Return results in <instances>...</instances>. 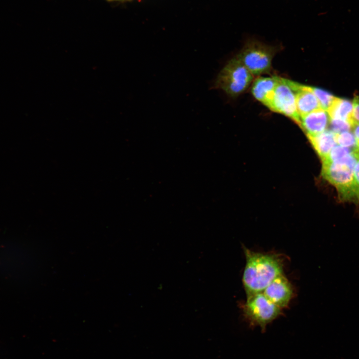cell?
<instances>
[{
  "mask_svg": "<svg viewBox=\"0 0 359 359\" xmlns=\"http://www.w3.org/2000/svg\"><path fill=\"white\" fill-rule=\"evenodd\" d=\"M308 138L322 161L328 158L333 148L337 144L336 134L331 130H327Z\"/></svg>",
  "mask_w": 359,
  "mask_h": 359,
  "instance_id": "11",
  "label": "cell"
},
{
  "mask_svg": "<svg viewBox=\"0 0 359 359\" xmlns=\"http://www.w3.org/2000/svg\"><path fill=\"white\" fill-rule=\"evenodd\" d=\"M331 130L335 134L352 130V124L346 121L330 119Z\"/></svg>",
  "mask_w": 359,
  "mask_h": 359,
  "instance_id": "16",
  "label": "cell"
},
{
  "mask_svg": "<svg viewBox=\"0 0 359 359\" xmlns=\"http://www.w3.org/2000/svg\"><path fill=\"white\" fill-rule=\"evenodd\" d=\"M296 106L300 118L321 108L312 87L299 84L296 92Z\"/></svg>",
  "mask_w": 359,
  "mask_h": 359,
  "instance_id": "10",
  "label": "cell"
},
{
  "mask_svg": "<svg viewBox=\"0 0 359 359\" xmlns=\"http://www.w3.org/2000/svg\"><path fill=\"white\" fill-rule=\"evenodd\" d=\"M359 154L354 152L336 161L322 162V176L337 189L341 199L359 201V192L354 177V168Z\"/></svg>",
  "mask_w": 359,
  "mask_h": 359,
  "instance_id": "2",
  "label": "cell"
},
{
  "mask_svg": "<svg viewBox=\"0 0 359 359\" xmlns=\"http://www.w3.org/2000/svg\"><path fill=\"white\" fill-rule=\"evenodd\" d=\"M330 119L327 111L319 108L301 117L299 125L307 137L312 136L327 130Z\"/></svg>",
  "mask_w": 359,
  "mask_h": 359,
  "instance_id": "8",
  "label": "cell"
},
{
  "mask_svg": "<svg viewBox=\"0 0 359 359\" xmlns=\"http://www.w3.org/2000/svg\"><path fill=\"white\" fill-rule=\"evenodd\" d=\"M353 119L354 121L359 122V96H356L353 102Z\"/></svg>",
  "mask_w": 359,
  "mask_h": 359,
  "instance_id": "17",
  "label": "cell"
},
{
  "mask_svg": "<svg viewBox=\"0 0 359 359\" xmlns=\"http://www.w3.org/2000/svg\"><path fill=\"white\" fill-rule=\"evenodd\" d=\"M279 77H259L253 82L251 92L258 101L269 107L272 99Z\"/></svg>",
  "mask_w": 359,
  "mask_h": 359,
  "instance_id": "9",
  "label": "cell"
},
{
  "mask_svg": "<svg viewBox=\"0 0 359 359\" xmlns=\"http://www.w3.org/2000/svg\"></svg>",
  "mask_w": 359,
  "mask_h": 359,
  "instance_id": "21",
  "label": "cell"
},
{
  "mask_svg": "<svg viewBox=\"0 0 359 359\" xmlns=\"http://www.w3.org/2000/svg\"><path fill=\"white\" fill-rule=\"evenodd\" d=\"M353 103L344 99L336 97L327 111L330 119L341 120L350 122L352 126Z\"/></svg>",
  "mask_w": 359,
  "mask_h": 359,
  "instance_id": "12",
  "label": "cell"
},
{
  "mask_svg": "<svg viewBox=\"0 0 359 359\" xmlns=\"http://www.w3.org/2000/svg\"><path fill=\"white\" fill-rule=\"evenodd\" d=\"M336 134L338 145L359 152L356 140L352 132L347 131Z\"/></svg>",
  "mask_w": 359,
  "mask_h": 359,
  "instance_id": "13",
  "label": "cell"
},
{
  "mask_svg": "<svg viewBox=\"0 0 359 359\" xmlns=\"http://www.w3.org/2000/svg\"><path fill=\"white\" fill-rule=\"evenodd\" d=\"M312 88L319 101L321 108L327 111L336 97L321 89L315 87Z\"/></svg>",
  "mask_w": 359,
  "mask_h": 359,
  "instance_id": "14",
  "label": "cell"
},
{
  "mask_svg": "<svg viewBox=\"0 0 359 359\" xmlns=\"http://www.w3.org/2000/svg\"><path fill=\"white\" fill-rule=\"evenodd\" d=\"M246 264L242 281L247 296L262 292L283 274V260L278 254L256 252L243 247Z\"/></svg>",
  "mask_w": 359,
  "mask_h": 359,
  "instance_id": "1",
  "label": "cell"
},
{
  "mask_svg": "<svg viewBox=\"0 0 359 359\" xmlns=\"http://www.w3.org/2000/svg\"><path fill=\"white\" fill-rule=\"evenodd\" d=\"M354 177L356 184L359 192V155L354 168Z\"/></svg>",
  "mask_w": 359,
  "mask_h": 359,
  "instance_id": "19",
  "label": "cell"
},
{
  "mask_svg": "<svg viewBox=\"0 0 359 359\" xmlns=\"http://www.w3.org/2000/svg\"><path fill=\"white\" fill-rule=\"evenodd\" d=\"M299 83L279 77L273 96L268 107L300 124L301 118L296 106V92Z\"/></svg>",
  "mask_w": 359,
  "mask_h": 359,
  "instance_id": "6",
  "label": "cell"
},
{
  "mask_svg": "<svg viewBox=\"0 0 359 359\" xmlns=\"http://www.w3.org/2000/svg\"><path fill=\"white\" fill-rule=\"evenodd\" d=\"M253 78V74L236 56L220 71L212 88L221 90L228 96L235 97L247 89Z\"/></svg>",
  "mask_w": 359,
  "mask_h": 359,
  "instance_id": "3",
  "label": "cell"
},
{
  "mask_svg": "<svg viewBox=\"0 0 359 359\" xmlns=\"http://www.w3.org/2000/svg\"><path fill=\"white\" fill-rule=\"evenodd\" d=\"M352 132L355 137L358 151L359 149V122L354 121L352 126Z\"/></svg>",
  "mask_w": 359,
  "mask_h": 359,
  "instance_id": "18",
  "label": "cell"
},
{
  "mask_svg": "<svg viewBox=\"0 0 359 359\" xmlns=\"http://www.w3.org/2000/svg\"><path fill=\"white\" fill-rule=\"evenodd\" d=\"M262 292L269 300L281 309L288 305L293 295L291 284L283 274L275 278Z\"/></svg>",
  "mask_w": 359,
  "mask_h": 359,
  "instance_id": "7",
  "label": "cell"
},
{
  "mask_svg": "<svg viewBox=\"0 0 359 359\" xmlns=\"http://www.w3.org/2000/svg\"><path fill=\"white\" fill-rule=\"evenodd\" d=\"M247 296L243 307L244 315L251 325L259 326L264 332L266 326L281 314V308L269 300L263 292Z\"/></svg>",
  "mask_w": 359,
  "mask_h": 359,
  "instance_id": "4",
  "label": "cell"
},
{
  "mask_svg": "<svg viewBox=\"0 0 359 359\" xmlns=\"http://www.w3.org/2000/svg\"><path fill=\"white\" fill-rule=\"evenodd\" d=\"M357 152L352 149L341 146L337 144L332 150L329 156L324 160H328L330 161H338L351 153ZM359 153V152H358ZM323 160V161H324Z\"/></svg>",
  "mask_w": 359,
  "mask_h": 359,
  "instance_id": "15",
  "label": "cell"
},
{
  "mask_svg": "<svg viewBox=\"0 0 359 359\" xmlns=\"http://www.w3.org/2000/svg\"><path fill=\"white\" fill-rule=\"evenodd\" d=\"M275 52L274 48L253 40L236 56L253 75H259L270 71Z\"/></svg>",
  "mask_w": 359,
  "mask_h": 359,
  "instance_id": "5",
  "label": "cell"
},
{
  "mask_svg": "<svg viewBox=\"0 0 359 359\" xmlns=\"http://www.w3.org/2000/svg\"><path fill=\"white\" fill-rule=\"evenodd\" d=\"M109 1H119L121 2H129L131 1L132 0H107Z\"/></svg>",
  "mask_w": 359,
  "mask_h": 359,
  "instance_id": "20",
  "label": "cell"
}]
</instances>
